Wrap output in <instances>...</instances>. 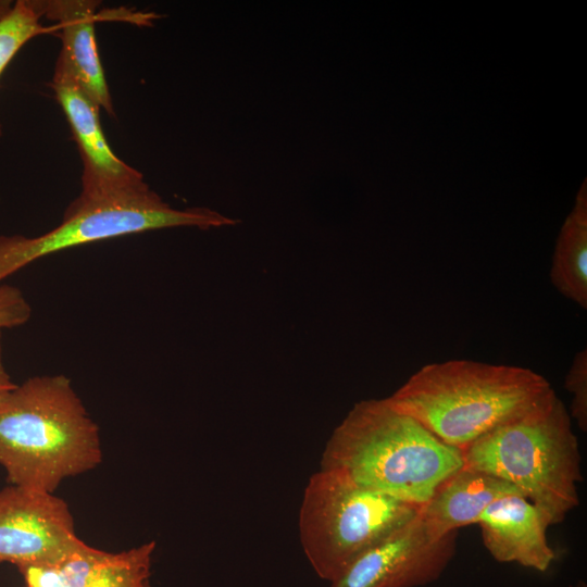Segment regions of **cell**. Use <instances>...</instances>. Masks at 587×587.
<instances>
[{
	"label": "cell",
	"instance_id": "ba28073f",
	"mask_svg": "<svg viewBox=\"0 0 587 587\" xmlns=\"http://www.w3.org/2000/svg\"><path fill=\"white\" fill-rule=\"evenodd\" d=\"M458 532L430 536L419 514L355 559L329 587H420L452 561Z\"/></svg>",
	"mask_w": 587,
	"mask_h": 587
},
{
	"label": "cell",
	"instance_id": "d6986e66",
	"mask_svg": "<svg viewBox=\"0 0 587 587\" xmlns=\"http://www.w3.org/2000/svg\"><path fill=\"white\" fill-rule=\"evenodd\" d=\"M13 4L11 1L0 0V18L7 15L12 9Z\"/></svg>",
	"mask_w": 587,
	"mask_h": 587
},
{
	"label": "cell",
	"instance_id": "6da1fadb",
	"mask_svg": "<svg viewBox=\"0 0 587 587\" xmlns=\"http://www.w3.org/2000/svg\"><path fill=\"white\" fill-rule=\"evenodd\" d=\"M101 461L99 427L68 377L34 376L0 396V465L10 485L54 492Z\"/></svg>",
	"mask_w": 587,
	"mask_h": 587
},
{
	"label": "cell",
	"instance_id": "5bb4252c",
	"mask_svg": "<svg viewBox=\"0 0 587 587\" xmlns=\"http://www.w3.org/2000/svg\"><path fill=\"white\" fill-rule=\"evenodd\" d=\"M549 277L552 286L563 297L583 310L587 309L586 180L557 238Z\"/></svg>",
	"mask_w": 587,
	"mask_h": 587
},
{
	"label": "cell",
	"instance_id": "7c38bea8",
	"mask_svg": "<svg viewBox=\"0 0 587 587\" xmlns=\"http://www.w3.org/2000/svg\"><path fill=\"white\" fill-rule=\"evenodd\" d=\"M41 17L57 22L62 40L59 59L73 72L85 93L113 114L112 99L97 49L96 9L92 0H33Z\"/></svg>",
	"mask_w": 587,
	"mask_h": 587
},
{
	"label": "cell",
	"instance_id": "9a60e30c",
	"mask_svg": "<svg viewBox=\"0 0 587 587\" xmlns=\"http://www.w3.org/2000/svg\"><path fill=\"white\" fill-rule=\"evenodd\" d=\"M40 18L33 0L15 1L10 12L0 18V76L28 40L50 29L58 30L57 25L49 28L42 26Z\"/></svg>",
	"mask_w": 587,
	"mask_h": 587
},
{
	"label": "cell",
	"instance_id": "52a82bcc",
	"mask_svg": "<svg viewBox=\"0 0 587 587\" xmlns=\"http://www.w3.org/2000/svg\"><path fill=\"white\" fill-rule=\"evenodd\" d=\"M85 545L67 503L54 492L15 485L0 490V563L48 566Z\"/></svg>",
	"mask_w": 587,
	"mask_h": 587
},
{
	"label": "cell",
	"instance_id": "ffe728a7",
	"mask_svg": "<svg viewBox=\"0 0 587 587\" xmlns=\"http://www.w3.org/2000/svg\"><path fill=\"white\" fill-rule=\"evenodd\" d=\"M574 587H587V585L580 580Z\"/></svg>",
	"mask_w": 587,
	"mask_h": 587
},
{
	"label": "cell",
	"instance_id": "5b68a950",
	"mask_svg": "<svg viewBox=\"0 0 587 587\" xmlns=\"http://www.w3.org/2000/svg\"><path fill=\"white\" fill-rule=\"evenodd\" d=\"M420 509L320 469L309 478L299 512L303 552L315 573L330 583Z\"/></svg>",
	"mask_w": 587,
	"mask_h": 587
},
{
	"label": "cell",
	"instance_id": "4fadbf2b",
	"mask_svg": "<svg viewBox=\"0 0 587 587\" xmlns=\"http://www.w3.org/2000/svg\"><path fill=\"white\" fill-rule=\"evenodd\" d=\"M510 494L521 491L502 478L463 465L439 484L421 507L420 517L427 533L439 538L476 524L494 500Z\"/></svg>",
	"mask_w": 587,
	"mask_h": 587
},
{
	"label": "cell",
	"instance_id": "277c9868",
	"mask_svg": "<svg viewBox=\"0 0 587 587\" xmlns=\"http://www.w3.org/2000/svg\"><path fill=\"white\" fill-rule=\"evenodd\" d=\"M461 452L464 466L514 485L551 525L579 503L578 440L569 410L552 388Z\"/></svg>",
	"mask_w": 587,
	"mask_h": 587
},
{
	"label": "cell",
	"instance_id": "3957f363",
	"mask_svg": "<svg viewBox=\"0 0 587 587\" xmlns=\"http://www.w3.org/2000/svg\"><path fill=\"white\" fill-rule=\"evenodd\" d=\"M551 388L545 376L527 367L458 359L422 366L387 399L462 450Z\"/></svg>",
	"mask_w": 587,
	"mask_h": 587
},
{
	"label": "cell",
	"instance_id": "8992f818",
	"mask_svg": "<svg viewBox=\"0 0 587 587\" xmlns=\"http://www.w3.org/2000/svg\"><path fill=\"white\" fill-rule=\"evenodd\" d=\"M234 224L236 221L207 208L174 209L150 188L111 199L77 197L55 228L37 237L0 236V284L38 259L82 245L162 228L209 229Z\"/></svg>",
	"mask_w": 587,
	"mask_h": 587
},
{
	"label": "cell",
	"instance_id": "7a4b0ae2",
	"mask_svg": "<svg viewBox=\"0 0 587 587\" xmlns=\"http://www.w3.org/2000/svg\"><path fill=\"white\" fill-rule=\"evenodd\" d=\"M462 466L461 450L387 398L355 403L330 435L321 460V469L416 507Z\"/></svg>",
	"mask_w": 587,
	"mask_h": 587
},
{
	"label": "cell",
	"instance_id": "8fae6325",
	"mask_svg": "<svg viewBox=\"0 0 587 587\" xmlns=\"http://www.w3.org/2000/svg\"><path fill=\"white\" fill-rule=\"evenodd\" d=\"M476 524L486 550L498 562L546 572L557 558L548 542L549 520L521 494L494 500Z\"/></svg>",
	"mask_w": 587,
	"mask_h": 587
},
{
	"label": "cell",
	"instance_id": "ac0fdd59",
	"mask_svg": "<svg viewBox=\"0 0 587 587\" xmlns=\"http://www.w3.org/2000/svg\"><path fill=\"white\" fill-rule=\"evenodd\" d=\"M15 385L16 384L12 382L3 362L2 339L0 332V396L13 388Z\"/></svg>",
	"mask_w": 587,
	"mask_h": 587
},
{
	"label": "cell",
	"instance_id": "30bf717a",
	"mask_svg": "<svg viewBox=\"0 0 587 587\" xmlns=\"http://www.w3.org/2000/svg\"><path fill=\"white\" fill-rule=\"evenodd\" d=\"M155 541L121 552H107L85 545L48 566L18 567L25 587H151Z\"/></svg>",
	"mask_w": 587,
	"mask_h": 587
},
{
	"label": "cell",
	"instance_id": "2e32d148",
	"mask_svg": "<svg viewBox=\"0 0 587 587\" xmlns=\"http://www.w3.org/2000/svg\"><path fill=\"white\" fill-rule=\"evenodd\" d=\"M564 387L572 395L570 416L587 432V350L577 351L565 375Z\"/></svg>",
	"mask_w": 587,
	"mask_h": 587
},
{
	"label": "cell",
	"instance_id": "e0dca14e",
	"mask_svg": "<svg viewBox=\"0 0 587 587\" xmlns=\"http://www.w3.org/2000/svg\"><path fill=\"white\" fill-rule=\"evenodd\" d=\"M32 315V307L16 287L0 284V332L25 324Z\"/></svg>",
	"mask_w": 587,
	"mask_h": 587
},
{
	"label": "cell",
	"instance_id": "9c48e42d",
	"mask_svg": "<svg viewBox=\"0 0 587 587\" xmlns=\"http://www.w3.org/2000/svg\"><path fill=\"white\" fill-rule=\"evenodd\" d=\"M51 86L82 157V191L78 197L111 199L149 189L142 174L111 149L101 127L100 108L85 93L73 72L59 58Z\"/></svg>",
	"mask_w": 587,
	"mask_h": 587
}]
</instances>
